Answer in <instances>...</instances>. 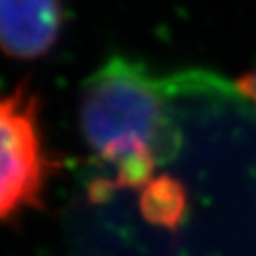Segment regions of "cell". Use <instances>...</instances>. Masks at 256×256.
<instances>
[{
	"mask_svg": "<svg viewBox=\"0 0 256 256\" xmlns=\"http://www.w3.org/2000/svg\"><path fill=\"white\" fill-rule=\"evenodd\" d=\"M192 79L160 77L138 60L113 56L83 83L81 136L107 178L91 186L103 198L115 190L144 188L182 148L174 99Z\"/></svg>",
	"mask_w": 256,
	"mask_h": 256,
	"instance_id": "obj_1",
	"label": "cell"
},
{
	"mask_svg": "<svg viewBox=\"0 0 256 256\" xmlns=\"http://www.w3.org/2000/svg\"><path fill=\"white\" fill-rule=\"evenodd\" d=\"M52 168L42 142L38 99L20 83L0 95V222L38 206Z\"/></svg>",
	"mask_w": 256,
	"mask_h": 256,
	"instance_id": "obj_2",
	"label": "cell"
},
{
	"mask_svg": "<svg viewBox=\"0 0 256 256\" xmlns=\"http://www.w3.org/2000/svg\"><path fill=\"white\" fill-rule=\"evenodd\" d=\"M60 0H0V52L18 60L52 50L62 28Z\"/></svg>",
	"mask_w": 256,
	"mask_h": 256,
	"instance_id": "obj_3",
	"label": "cell"
},
{
	"mask_svg": "<svg viewBox=\"0 0 256 256\" xmlns=\"http://www.w3.org/2000/svg\"><path fill=\"white\" fill-rule=\"evenodd\" d=\"M140 210L142 216L158 228H180L188 212V194L182 182L172 176H156L142 188Z\"/></svg>",
	"mask_w": 256,
	"mask_h": 256,
	"instance_id": "obj_4",
	"label": "cell"
},
{
	"mask_svg": "<svg viewBox=\"0 0 256 256\" xmlns=\"http://www.w3.org/2000/svg\"><path fill=\"white\" fill-rule=\"evenodd\" d=\"M234 89L240 93L242 99H246L254 109H256V69L244 73L242 77L236 79Z\"/></svg>",
	"mask_w": 256,
	"mask_h": 256,
	"instance_id": "obj_5",
	"label": "cell"
}]
</instances>
